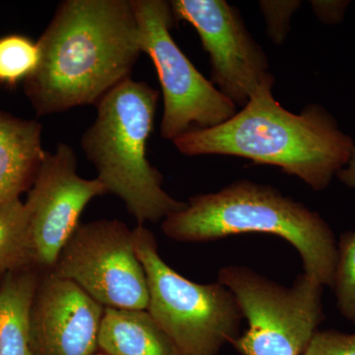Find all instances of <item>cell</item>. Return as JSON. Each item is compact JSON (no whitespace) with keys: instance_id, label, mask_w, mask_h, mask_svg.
<instances>
[{"instance_id":"1","label":"cell","mask_w":355,"mask_h":355,"mask_svg":"<svg viewBox=\"0 0 355 355\" xmlns=\"http://www.w3.org/2000/svg\"><path fill=\"white\" fill-rule=\"evenodd\" d=\"M37 44L24 88L38 116L96 106L130 78L141 53L132 0H64Z\"/></svg>"},{"instance_id":"2","label":"cell","mask_w":355,"mask_h":355,"mask_svg":"<svg viewBox=\"0 0 355 355\" xmlns=\"http://www.w3.org/2000/svg\"><path fill=\"white\" fill-rule=\"evenodd\" d=\"M272 86L259 89L225 123L191 130L173 144L184 155L236 156L277 166L323 191L349 162L354 139L320 105L306 106L301 114L287 111L273 98Z\"/></svg>"},{"instance_id":"3","label":"cell","mask_w":355,"mask_h":355,"mask_svg":"<svg viewBox=\"0 0 355 355\" xmlns=\"http://www.w3.org/2000/svg\"><path fill=\"white\" fill-rule=\"evenodd\" d=\"M162 231L184 243L249 233L279 236L295 248L306 275L333 286L338 261L333 230L316 211L270 184L239 180L216 193L193 196L184 209L166 217Z\"/></svg>"},{"instance_id":"4","label":"cell","mask_w":355,"mask_h":355,"mask_svg":"<svg viewBox=\"0 0 355 355\" xmlns=\"http://www.w3.org/2000/svg\"><path fill=\"white\" fill-rule=\"evenodd\" d=\"M159 99L156 89L128 79L96 105L94 123L81 137L97 179L123 200L139 225L164 220L187 207L163 190L162 175L146 157Z\"/></svg>"},{"instance_id":"5","label":"cell","mask_w":355,"mask_h":355,"mask_svg":"<svg viewBox=\"0 0 355 355\" xmlns=\"http://www.w3.org/2000/svg\"><path fill=\"white\" fill-rule=\"evenodd\" d=\"M133 246L146 272L147 312L183 355H217L239 338L241 310L220 282L186 279L161 258L155 237L144 225L133 229Z\"/></svg>"},{"instance_id":"6","label":"cell","mask_w":355,"mask_h":355,"mask_svg":"<svg viewBox=\"0 0 355 355\" xmlns=\"http://www.w3.org/2000/svg\"><path fill=\"white\" fill-rule=\"evenodd\" d=\"M232 292L248 330L233 347L242 355H303L323 322V286L301 273L282 286L243 266H223L218 280Z\"/></svg>"},{"instance_id":"7","label":"cell","mask_w":355,"mask_h":355,"mask_svg":"<svg viewBox=\"0 0 355 355\" xmlns=\"http://www.w3.org/2000/svg\"><path fill=\"white\" fill-rule=\"evenodd\" d=\"M140 51L153 60L163 94L162 139L174 141L191 130L214 128L232 118L236 105L207 80L171 35L175 18L164 0H132Z\"/></svg>"},{"instance_id":"8","label":"cell","mask_w":355,"mask_h":355,"mask_svg":"<svg viewBox=\"0 0 355 355\" xmlns=\"http://www.w3.org/2000/svg\"><path fill=\"white\" fill-rule=\"evenodd\" d=\"M74 282L105 308L147 310L148 287L133 246V231L123 222L79 223L50 272Z\"/></svg>"},{"instance_id":"9","label":"cell","mask_w":355,"mask_h":355,"mask_svg":"<svg viewBox=\"0 0 355 355\" xmlns=\"http://www.w3.org/2000/svg\"><path fill=\"white\" fill-rule=\"evenodd\" d=\"M175 18L190 23L211 64L210 80L236 107L246 106L263 86L275 83L268 57L248 31L239 10L224 0H174Z\"/></svg>"},{"instance_id":"10","label":"cell","mask_w":355,"mask_h":355,"mask_svg":"<svg viewBox=\"0 0 355 355\" xmlns=\"http://www.w3.org/2000/svg\"><path fill=\"white\" fill-rule=\"evenodd\" d=\"M76 169V153L69 144L46 151L24 202L33 263L41 272L53 268L88 203L108 193L97 178L84 179Z\"/></svg>"},{"instance_id":"11","label":"cell","mask_w":355,"mask_h":355,"mask_svg":"<svg viewBox=\"0 0 355 355\" xmlns=\"http://www.w3.org/2000/svg\"><path fill=\"white\" fill-rule=\"evenodd\" d=\"M105 307L83 289L42 272L31 309L33 355H93Z\"/></svg>"},{"instance_id":"12","label":"cell","mask_w":355,"mask_h":355,"mask_svg":"<svg viewBox=\"0 0 355 355\" xmlns=\"http://www.w3.org/2000/svg\"><path fill=\"white\" fill-rule=\"evenodd\" d=\"M42 132L38 121L0 110V203L31 189L46 155Z\"/></svg>"},{"instance_id":"13","label":"cell","mask_w":355,"mask_h":355,"mask_svg":"<svg viewBox=\"0 0 355 355\" xmlns=\"http://www.w3.org/2000/svg\"><path fill=\"white\" fill-rule=\"evenodd\" d=\"M98 345L106 355H183L147 310L105 308Z\"/></svg>"},{"instance_id":"14","label":"cell","mask_w":355,"mask_h":355,"mask_svg":"<svg viewBox=\"0 0 355 355\" xmlns=\"http://www.w3.org/2000/svg\"><path fill=\"white\" fill-rule=\"evenodd\" d=\"M42 273L27 268L0 284V355H33L31 309Z\"/></svg>"},{"instance_id":"15","label":"cell","mask_w":355,"mask_h":355,"mask_svg":"<svg viewBox=\"0 0 355 355\" xmlns=\"http://www.w3.org/2000/svg\"><path fill=\"white\" fill-rule=\"evenodd\" d=\"M35 268L24 202L20 198L0 203V277Z\"/></svg>"},{"instance_id":"16","label":"cell","mask_w":355,"mask_h":355,"mask_svg":"<svg viewBox=\"0 0 355 355\" xmlns=\"http://www.w3.org/2000/svg\"><path fill=\"white\" fill-rule=\"evenodd\" d=\"M40 62L37 42L23 35H6L0 38V83L15 86L27 80Z\"/></svg>"},{"instance_id":"17","label":"cell","mask_w":355,"mask_h":355,"mask_svg":"<svg viewBox=\"0 0 355 355\" xmlns=\"http://www.w3.org/2000/svg\"><path fill=\"white\" fill-rule=\"evenodd\" d=\"M331 288L340 314L355 324V232L343 233L338 242V261Z\"/></svg>"},{"instance_id":"18","label":"cell","mask_w":355,"mask_h":355,"mask_svg":"<svg viewBox=\"0 0 355 355\" xmlns=\"http://www.w3.org/2000/svg\"><path fill=\"white\" fill-rule=\"evenodd\" d=\"M302 2L299 0H263L259 3L266 26L268 37L275 44L286 41L291 31V18Z\"/></svg>"},{"instance_id":"19","label":"cell","mask_w":355,"mask_h":355,"mask_svg":"<svg viewBox=\"0 0 355 355\" xmlns=\"http://www.w3.org/2000/svg\"><path fill=\"white\" fill-rule=\"evenodd\" d=\"M303 355H355V334L318 331Z\"/></svg>"},{"instance_id":"20","label":"cell","mask_w":355,"mask_h":355,"mask_svg":"<svg viewBox=\"0 0 355 355\" xmlns=\"http://www.w3.org/2000/svg\"><path fill=\"white\" fill-rule=\"evenodd\" d=\"M318 19L324 24L336 25L343 22L350 1L347 0H313L310 1Z\"/></svg>"},{"instance_id":"21","label":"cell","mask_w":355,"mask_h":355,"mask_svg":"<svg viewBox=\"0 0 355 355\" xmlns=\"http://www.w3.org/2000/svg\"><path fill=\"white\" fill-rule=\"evenodd\" d=\"M336 177L345 186L355 189V144L349 162L338 173Z\"/></svg>"},{"instance_id":"22","label":"cell","mask_w":355,"mask_h":355,"mask_svg":"<svg viewBox=\"0 0 355 355\" xmlns=\"http://www.w3.org/2000/svg\"><path fill=\"white\" fill-rule=\"evenodd\" d=\"M93 355H106V354H102V352H96V354H94Z\"/></svg>"}]
</instances>
